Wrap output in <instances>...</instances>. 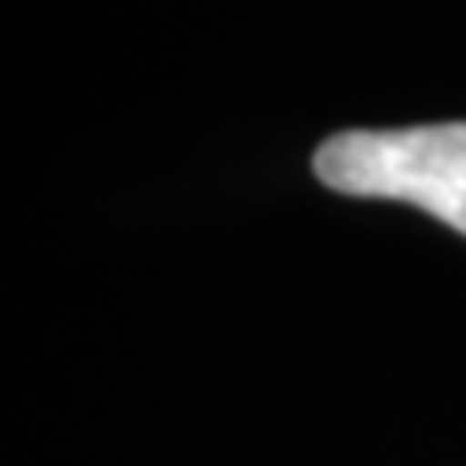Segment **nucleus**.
I'll list each match as a JSON object with an SVG mask.
<instances>
[{
  "label": "nucleus",
  "instance_id": "1",
  "mask_svg": "<svg viewBox=\"0 0 466 466\" xmlns=\"http://www.w3.org/2000/svg\"><path fill=\"white\" fill-rule=\"evenodd\" d=\"M316 177L354 199L415 203L466 238V121L333 134L316 151Z\"/></svg>",
  "mask_w": 466,
  "mask_h": 466
}]
</instances>
